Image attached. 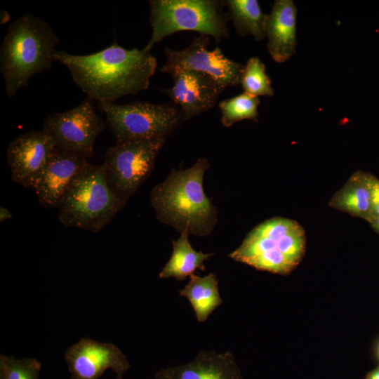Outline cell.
I'll return each instance as SVG.
<instances>
[{
  "mask_svg": "<svg viewBox=\"0 0 379 379\" xmlns=\"http://www.w3.org/2000/svg\"><path fill=\"white\" fill-rule=\"evenodd\" d=\"M241 85L245 93L254 97L274 95L271 80L265 73V66L256 57L248 60L242 74Z\"/></svg>",
  "mask_w": 379,
  "mask_h": 379,
  "instance_id": "obj_22",
  "label": "cell"
},
{
  "mask_svg": "<svg viewBox=\"0 0 379 379\" xmlns=\"http://www.w3.org/2000/svg\"><path fill=\"white\" fill-rule=\"evenodd\" d=\"M12 214L11 211L4 206L0 207V222H3L6 220L11 219Z\"/></svg>",
  "mask_w": 379,
  "mask_h": 379,
  "instance_id": "obj_25",
  "label": "cell"
},
{
  "mask_svg": "<svg viewBox=\"0 0 379 379\" xmlns=\"http://www.w3.org/2000/svg\"><path fill=\"white\" fill-rule=\"evenodd\" d=\"M223 2L228 8L230 19L240 36L251 35L256 41L266 36L265 27L267 15L262 12L257 0H227Z\"/></svg>",
  "mask_w": 379,
  "mask_h": 379,
  "instance_id": "obj_20",
  "label": "cell"
},
{
  "mask_svg": "<svg viewBox=\"0 0 379 379\" xmlns=\"http://www.w3.org/2000/svg\"><path fill=\"white\" fill-rule=\"evenodd\" d=\"M165 140L116 142L105 153L103 168L110 188L126 201L150 175Z\"/></svg>",
  "mask_w": 379,
  "mask_h": 379,
  "instance_id": "obj_7",
  "label": "cell"
},
{
  "mask_svg": "<svg viewBox=\"0 0 379 379\" xmlns=\"http://www.w3.org/2000/svg\"><path fill=\"white\" fill-rule=\"evenodd\" d=\"M301 228L296 221L288 218L267 220L254 227L229 257L258 270L287 274L297 264L280 251L279 239Z\"/></svg>",
  "mask_w": 379,
  "mask_h": 379,
  "instance_id": "obj_8",
  "label": "cell"
},
{
  "mask_svg": "<svg viewBox=\"0 0 379 379\" xmlns=\"http://www.w3.org/2000/svg\"><path fill=\"white\" fill-rule=\"evenodd\" d=\"M370 173H354L330 201V206L368 220L371 213Z\"/></svg>",
  "mask_w": 379,
  "mask_h": 379,
  "instance_id": "obj_17",
  "label": "cell"
},
{
  "mask_svg": "<svg viewBox=\"0 0 379 379\" xmlns=\"http://www.w3.org/2000/svg\"><path fill=\"white\" fill-rule=\"evenodd\" d=\"M105 128L93 100L87 97L71 109L47 116L42 130L52 138L56 147L88 159L93 156L95 140Z\"/></svg>",
  "mask_w": 379,
  "mask_h": 379,
  "instance_id": "obj_9",
  "label": "cell"
},
{
  "mask_svg": "<svg viewBox=\"0 0 379 379\" xmlns=\"http://www.w3.org/2000/svg\"><path fill=\"white\" fill-rule=\"evenodd\" d=\"M71 379H99L107 370H112L116 379H123L130 363L115 345L82 338L65 352Z\"/></svg>",
  "mask_w": 379,
  "mask_h": 379,
  "instance_id": "obj_11",
  "label": "cell"
},
{
  "mask_svg": "<svg viewBox=\"0 0 379 379\" xmlns=\"http://www.w3.org/2000/svg\"><path fill=\"white\" fill-rule=\"evenodd\" d=\"M364 379H379V366L369 372Z\"/></svg>",
  "mask_w": 379,
  "mask_h": 379,
  "instance_id": "obj_26",
  "label": "cell"
},
{
  "mask_svg": "<svg viewBox=\"0 0 379 379\" xmlns=\"http://www.w3.org/2000/svg\"><path fill=\"white\" fill-rule=\"evenodd\" d=\"M260 100L245 92L235 97L221 101L218 107L221 112V123L230 127L234 123L244 119L256 121Z\"/></svg>",
  "mask_w": 379,
  "mask_h": 379,
  "instance_id": "obj_21",
  "label": "cell"
},
{
  "mask_svg": "<svg viewBox=\"0 0 379 379\" xmlns=\"http://www.w3.org/2000/svg\"><path fill=\"white\" fill-rule=\"evenodd\" d=\"M54 58L67 68L73 81L87 97L98 103L113 102L147 89L157 67L150 51L126 49L116 41L92 54L56 51Z\"/></svg>",
  "mask_w": 379,
  "mask_h": 379,
  "instance_id": "obj_1",
  "label": "cell"
},
{
  "mask_svg": "<svg viewBox=\"0 0 379 379\" xmlns=\"http://www.w3.org/2000/svg\"><path fill=\"white\" fill-rule=\"evenodd\" d=\"M209 167L206 158H199L187 169H173L152 190L150 201L158 220L180 233L200 237L211 233L218 220L217 211L203 187Z\"/></svg>",
  "mask_w": 379,
  "mask_h": 379,
  "instance_id": "obj_2",
  "label": "cell"
},
{
  "mask_svg": "<svg viewBox=\"0 0 379 379\" xmlns=\"http://www.w3.org/2000/svg\"><path fill=\"white\" fill-rule=\"evenodd\" d=\"M150 39L143 48L152 46L176 32L195 31L213 36L219 43L229 36V15L223 1L218 0H150Z\"/></svg>",
  "mask_w": 379,
  "mask_h": 379,
  "instance_id": "obj_5",
  "label": "cell"
},
{
  "mask_svg": "<svg viewBox=\"0 0 379 379\" xmlns=\"http://www.w3.org/2000/svg\"><path fill=\"white\" fill-rule=\"evenodd\" d=\"M376 353H377V356H378V357L379 359V343L378 344V346H377Z\"/></svg>",
  "mask_w": 379,
  "mask_h": 379,
  "instance_id": "obj_28",
  "label": "cell"
},
{
  "mask_svg": "<svg viewBox=\"0 0 379 379\" xmlns=\"http://www.w3.org/2000/svg\"><path fill=\"white\" fill-rule=\"evenodd\" d=\"M374 230L379 233V218H371L368 220Z\"/></svg>",
  "mask_w": 379,
  "mask_h": 379,
  "instance_id": "obj_27",
  "label": "cell"
},
{
  "mask_svg": "<svg viewBox=\"0 0 379 379\" xmlns=\"http://www.w3.org/2000/svg\"><path fill=\"white\" fill-rule=\"evenodd\" d=\"M44 131H29L13 139L6 151L13 181L32 188L55 149Z\"/></svg>",
  "mask_w": 379,
  "mask_h": 379,
  "instance_id": "obj_12",
  "label": "cell"
},
{
  "mask_svg": "<svg viewBox=\"0 0 379 379\" xmlns=\"http://www.w3.org/2000/svg\"><path fill=\"white\" fill-rule=\"evenodd\" d=\"M173 85L162 91L180 107L184 120L212 109L225 88L211 77L184 70L171 75Z\"/></svg>",
  "mask_w": 379,
  "mask_h": 379,
  "instance_id": "obj_13",
  "label": "cell"
},
{
  "mask_svg": "<svg viewBox=\"0 0 379 379\" xmlns=\"http://www.w3.org/2000/svg\"><path fill=\"white\" fill-rule=\"evenodd\" d=\"M116 142L163 139L184 121L175 107L147 102L99 103Z\"/></svg>",
  "mask_w": 379,
  "mask_h": 379,
  "instance_id": "obj_6",
  "label": "cell"
},
{
  "mask_svg": "<svg viewBox=\"0 0 379 379\" xmlns=\"http://www.w3.org/2000/svg\"><path fill=\"white\" fill-rule=\"evenodd\" d=\"M179 294L189 300L199 322L206 321L222 302L219 293L218 280L213 273L204 277L191 275L190 281L180 290Z\"/></svg>",
  "mask_w": 379,
  "mask_h": 379,
  "instance_id": "obj_19",
  "label": "cell"
},
{
  "mask_svg": "<svg viewBox=\"0 0 379 379\" xmlns=\"http://www.w3.org/2000/svg\"><path fill=\"white\" fill-rule=\"evenodd\" d=\"M60 39L51 26L27 13L11 23L0 48V70L12 98L29 79L51 68Z\"/></svg>",
  "mask_w": 379,
  "mask_h": 379,
  "instance_id": "obj_3",
  "label": "cell"
},
{
  "mask_svg": "<svg viewBox=\"0 0 379 379\" xmlns=\"http://www.w3.org/2000/svg\"><path fill=\"white\" fill-rule=\"evenodd\" d=\"M297 10L292 0L274 1L265 21L267 49L273 59L281 63L295 53Z\"/></svg>",
  "mask_w": 379,
  "mask_h": 379,
  "instance_id": "obj_16",
  "label": "cell"
},
{
  "mask_svg": "<svg viewBox=\"0 0 379 379\" xmlns=\"http://www.w3.org/2000/svg\"><path fill=\"white\" fill-rule=\"evenodd\" d=\"M369 180L371 195V213L368 220L379 218V179L370 173Z\"/></svg>",
  "mask_w": 379,
  "mask_h": 379,
  "instance_id": "obj_24",
  "label": "cell"
},
{
  "mask_svg": "<svg viewBox=\"0 0 379 379\" xmlns=\"http://www.w3.org/2000/svg\"><path fill=\"white\" fill-rule=\"evenodd\" d=\"M155 379H242L241 371L230 351H201L189 363L157 371Z\"/></svg>",
  "mask_w": 379,
  "mask_h": 379,
  "instance_id": "obj_15",
  "label": "cell"
},
{
  "mask_svg": "<svg viewBox=\"0 0 379 379\" xmlns=\"http://www.w3.org/2000/svg\"><path fill=\"white\" fill-rule=\"evenodd\" d=\"M208 44V36L199 34L183 50L166 48V62L161 72L171 76L184 70L201 72L225 88L241 84L245 65L227 58L218 47L209 51Z\"/></svg>",
  "mask_w": 379,
  "mask_h": 379,
  "instance_id": "obj_10",
  "label": "cell"
},
{
  "mask_svg": "<svg viewBox=\"0 0 379 379\" xmlns=\"http://www.w3.org/2000/svg\"><path fill=\"white\" fill-rule=\"evenodd\" d=\"M187 232L180 233L177 240L172 241L173 252L170 259L159 274L161 279L174 277L178 281L185 280L194 274L196 270H205L204 262L214 255L195 251L191 246Z\"/></svg>",
  "mask_w": 379,
  "mask_h": 379,
  "instance_id": "obj_18",
  "label": "cell"
},
{
  "mask_svg": "<svg viewBox=\"0 0 379 379\" xmlns=\"http://www.w3.org/2000/svg\"><path fill=\"white\" fill-rule=\"evenodd\" d=\"M126 204L109 186L103 166L88 163L65 194L58 208V219L66 227L97 233Z\"/></svg>",
  "mask_w": 379,
  "mask_h": 379,
  "instance_id": "obj_4",
  "label": "cell"
},
{
  "mask_svg": "<svg viewBox=\"0 0 379 379\" xmlns=\"http://www.w3.org/2000/svg\"><path fill=\"white\" fill-rule=\"evenodd\" d=\"M88 163L87 158L55 147L32 187L39 204L58 208L71 183Z\"/></svg>",
  "mask_w": 379,
  "mask_h": 379,
  "instance_id": "obj_14",
  "label": "cell"
},
{
  "mask_svg": "<svg viewBox=\"0 0 379 379\" xmlns=\"http://www.w3.org/2000/svg\"><path fill=\"white\" fill-rule=\"evenodd\" d=\"M41 363L34 358L0 354V379H39Z\"/></svg>",
  "mask_w": 379,
  "mask_h": 379,
  "instance_id": "obj_23",
  "label": "cell"
}]
</instances>
